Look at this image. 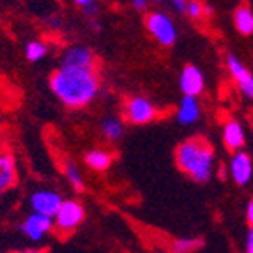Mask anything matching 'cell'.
<instances>
[{"mask_svg":"<svg viewBox=\"0 0 253 253\" xmlns=\"http://www.w3.org/2000/svg\"><path fill=\"white\" fill-rule=\"evenodd\" d=\"M50 87L62 105L82 108L99 92V78L94 69L59 68L50 76Z\"/></svg>","mask_w":253,"mask_h":253,"instance_id":"6da1fadb","label":"cell"},{"mask_svg":"<svg viewBox=\"0 0 253 253\" xmlns=\"http://www.w3.org/2000/svg\"><path fill=\"white\" fill-rule=\"evenodd\" d=\"M177 167L184 173H188L193 181L207 182L212 175L214 169V151L209 142L200 136L184 140L175 152Z\"/></svg>","mask_w":253,"mask_h":253,"instance_id":"7a4b0ae2","label":"cell"},{"mask_svg":"<svg viewBox=\"0 0 253 253\" xmlns=\"http://www.w3.org/2000/svg\"><path fill=\"white\" fill-rule=\"evenodd\" d=\"M145 27H147L149 34L163 46H172L173 42L177 41V27L173 25L169 14L161 13V11L149 13L145 18Z\"/></svg>","mask_w":253,"mask_h":253,"instance_id":"3957f363","label":"cell"},{"mask_svg":"<svg viewBox=\"0 0 253 253\" xmlns=\"http://www.w3.org/2000/svg\"><path fill=\"white\" fill-rule=\"evenodd\" d=\"M84 218L85 209L80 202H76V200H64L59 212L53 218V227H57V230H60V232L68 234L71 230H75L84 221Z\"/></svg>","mask_w":253,"mask_h":253,"instance_id":"277c9868","label":"cell"},{"mask_svg":"<svg viewBox=\"0 0 253 253\" xmlns=\"http://www.w3.org/2000/svg\"><path fill=\"white\" fill-rule=\"evenodd\" d=\"M62 202L64 200H62V197H60L59 191L48 190V188L36 190L29 199V204H30V207H32V212L48 216V218H55V214L59 212Z\"/></svg>","mask_w":253,"mask_h":253,"instance_id":"5b68a950","label":"cell"},{"mask_svg":"<svg viewBox=\"0 0 253 253\" xmlns=\"http://www.w3.org/2000/svg\"><path fill=\"white\" fill-rule=\"evenodd\" d=\"M124 115L131 124H147L156 119L158 108L149 101L147 97L133 96L124 105Z\"/></svg>","mask_w":253,"mask_h":253,"instance_id":"8992f818","label":"cell"},{"mask_svg":"<svg viewBox=\"0 0 253 253\" xmlns=\"http://www.w3.org/2000/svg\"><path fill=\"white\" fill-rule=\"evenodd\" d=\"M60 68H71V69H94L96 71V55L92 50L82 44L69 46L64 50L60 57Z\"/></svg>","mask_w":253,"mask_h":253,"instance_id":"52a82bcc","label":"cell"},{"mask_svg":"<svg viewBox=\"0 0 253 253\" xmlns=\"http://www.w3.org/2000/svg\"><path fill=\"white\" fill-rule=\"evenodd\" d=\"M51 228H53V218L38 212H30L20 223L21 234L30 241H41L42 237H46V234L51 232Z\"/></svg>","mask_w":253,"mask_h":253,"instance_id":"ba28073f","label":"cell"},{"mask_svg":"<svg viewBox=\"0 0 253 253\" xmlns=\"http://www.w3.org/2000/svg\"><path fill=\"white\" fill-rule=\"evenodd\" d=\"M228 170H230V175L236 181V184L246 186L253 177V161L250 158L248 152L245 151H237L230 158V163H228Z\"/></svg>","mask_w":253,"mask_h":253,"instance_id":"9c48e42d","label":"cell"},{"mask_svg":"<svg viewBox=\"0 0 253 253\" xmlns=\"http://www.w3.org/2000/svg\"><path fill=\"white\" fill-rule=\"evenodd\" d=\"M227 68L241 92L250 99H253V75L248 71V68L237 59L236 55H228L227 57Z\"/></svg>","mask_w":253,"mask_h":253,"instance_id":"30bf717a","label":"cell"},{"mask_svg":"<svg viewBox=\"0 0 253 253\" xmlns=\"http://www.w3.org/2000/svg\"><path fill=\"white\" fill-rule=\"evenodd\" d=\"M179 85H181L184 97L200 96L204 92V87H206L204 73L197 66H186L181 73V78H179Z\"/></svg>","mask_w":253,"mask_h":253,"instance_id":"8fae6325","label":"cell"},{"mask_svg":"<svg viewBox=\"0 0 253 253\" xmlns=\"http://www.w3.org/2000/svg\"><path fill=\"white\" fill-rule=\"evenodd\" d=\"M18 170L16 161L11 152L0 149V195H4L7 190H11L16 184Z\"/></svg>","mask_w":253,"mask_h":253,"instance_id":"7c38bea8","label":"cell"},{"mask_svg":"<svg viewBox=\"0 0 253 253\" xmlns=\"http://www.w3.org/2000/svg\"><path fill=\"white\" fill-rule=\"evenodd\" d=\"M200 112L202 110H200V103L197 97H182L177 106V112H175V119L182 126H190L199 121Z\"/></svg>","mask_w":253,"mask_h":253,"instance_id":"4fadbf2b","label":"cell"},{"mask_svg":"<svg viewBox=\"0 0 253 253\" xmlns=\"http://www.w3.org/2000/svg\"><path fill=\"white\" fill-rule=\"evenodd\" d=\"M223 142L230 151H241L245 145V129L237 121H228L223 126Z\"/></svg>","mask_w":253,"mask_h":253,"instance_id":"5bb4252c","label":"cell"},{"mask_svg":"<svg viewBox=\"0 0 253 253\" xmlns=\"http://www.w3.org/2000/svg\"><path fill=\"white\" fill-rule=\"evenodd\" d=\"M85 165L96 172H103L112 165V154L105 149H90L85 154Z\"/></svg>","mask_w":253,"mask_h":253,"instance_id":"9a60e30c","label":"cell"},{"mask_svg":"<svg viewBox=\"0 0 253 253\" xmlns=\"http://www.w3.org/2000/svg\"><path fill=\"white\" fill-rule=\"evenodd\" d=\"M234 23H236L237 32L243 36L253 34V11L246 5H241L234 13Z\"/></svg>","mask_w":253,"mask_h":253,"instance_id":"2e32d148","label":"cell"},{"mask_svg":"<svg viewBox=\"0 0 253 253\" xmlns=\"http://www.w3.org/2000/svg\"><path fill=\"white\" fill-rule=\"evenodd\" d=\"M101 133L110 142H117L124 135V124L119 117H105L101 121Z\"/></svg>","mask_w":253,"mask_h":253,"instance_id":"e0dca14e","label":"cell"},{"mask_svg":"<svg viewBox=\"0 0 253 253\" xmlns=\"http://www.w3.org/2000/svg\"><path fill=\"white\" fill-rule=\"evenodd\" d=\"M64 173H66L68 181L71 182L73 190L78 191V193L85 190L84 177H82L80 170H78V167H76V163L73 160H66V161H64Z\"/></svg>","mask_w":253,"mask_h":253,"instance_id":"ac0fdd59","label":"cell"},{"mask_svg":"<svg viewBox=\"0 0 253 253\" xmlns=\"http://www.w3.org/2000/svg\"><path fill=\"white\" fill-rule=\"evenodd\" d=\"M204 245V241L200 237H179V239L172 241L170 250L172 253H191L195 250H199Z\"/></svg>","mask_w":253,"mask_h":253,"instance_id":"d6986e66","label":"cell"},{"mask_svg":"<svg viewBox=\"0 0 253 253\" xmlns=\"http://www.w3.org/2000/svg\"><path fill=\"white\" fill-rule=\"evenodd\" d=\"M48 53V46L42 41H30L25 46V57L30 62H38V60L44 59Z\"/></svg>","mask_w":253,"mask_h":253,"instance_id":"ffe728a7","label":"cell"},{"mask_svg":"<svg viewBox=\"0 0 253 253\" xmlns=\"http://www.w3.org/2000/svg\"><path fill=\"white\" fill-rule=\"evenodd\" d=\"M75 5H78L82 9V13L89 20L97 18V2H94V0H76Z\"/></svg>","mask_w":253,"mask_h":253,"instance_id":"44dd1931","label":"cell"},{"mask_svg":"<svg viewBox=\"0 0 253 253\" xmlns=\"http://www.w3.org/2000/svg\"><path fill=\"white\" fill-rule=\"evenodd\" d=\"M186 14H188L191 20H199L204 14V4L202 2H197V0H190V2H188V9H186Z\"/></svg>","mask_w":253,"mask_h":253,"instance_id":"7402d4cb","label":"cell"},{"mask_svg":"<svg viewBox=\"0 0 253 253\" xmlns=\"http://www.w3.org/2000/svg\"><path fill=\"white\" fill-rule=\"evenodd\" d=\"M170 5H172L177 13L186 14V9H188V2H186V0H173V2H170Z\"/></svg>","mask_w":253,"mask_h":253,"instance_id":"603a6c76","label":"cell"},{"mask_svg":"<svg viewBox=\"0 0 253 253\" xmlns=\"http://www.w3.org/2000/svg\"><path fill=\"white\" fill-rule=\"evenodd\" d=\"M131 5H133L135 9H138V11H145V9L149 7V2L147 0H133Z\"/></svg>","mask_w":253,"mask_h":253,"instance_id":"cb8c5ba5","label":"cell"},{"mask_svg":"<svg viewBox=\"0 0 253 253\" xmlns=\"http://www.w3.org/2000/svg\"><path fill=\"white\" fill-rule=\"evenodd\" d=\"M246 253H253V228H250L246 236Z\"/></svg>","mask_w":253,"mask_h":253,"instance_id":"d4e9b609","label":"cell"},{"mask_svg":"<svg viewBox=\"0 0 253 253\" xmlns=\"http://www.w3.org/2000/svg\"><path fill=\"white\" fill-rule=\"evenodd\" d=\"M246 219H248L250 227L253 228V200H250L248 207H246Z\"/></svg>","mask_w":253,"mask_h":253,"instance_id":"484cf974","label":"cell"},{"mask_svg":"<svg viewBox=\"0 0 253 253\" xmlns=\"http://www.w3.org/2000/svg\"><path fill=\"white\" fill-rule=\"evenodd\" d=\"M212 13V9L209 4H204V14H211Z\"/></svg>","mask_w":253,"mask_h":253,"instance_id":"4316f807","label":"cell"},{"mask_svg":"<svg viewBox=\"0 0 253 253\" xmlns=\"http://www.w3.org/2000/svg\"><path fill=\"white\" fill-rule=\"evenodd\" d=\"M13 253H41V252H36V250H21V252H13Z\"/></svg>","mask_w":253,"mask_h":253,"instance_id":"83f0119b","label":"cell"},{"mask_svg":"<svg viewBox=\"0 0 253 253\" xmlns=\"http://www.w3.org/2000/svg\"><path fill=\"white\" fill-rule=\"evenodd\" d=\"M156 253H161V252H156Z\"/></svg>","mask_w":253,"mask_h":253,"instance_id":"f1b7e54d","label":"cell"}]
</instances>
